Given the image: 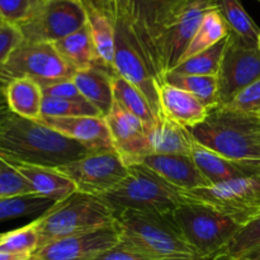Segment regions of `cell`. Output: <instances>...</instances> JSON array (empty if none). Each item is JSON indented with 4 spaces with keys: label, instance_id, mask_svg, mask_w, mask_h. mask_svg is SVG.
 Listing matches in <instances>:
<instances>
[{
    "label": "cell",
    "instance_id": "obj_45",
    "mask_svg": "<svg viewBox=\"0 0 260 260\" xmlns=\"http://www.w3.org/2000/svg\"><path fill=\"white\" fill-rule=\"evenodd\" d=\"M9 112H10V111H9V109H8V111H2V112H0V121H2V119H3V118H4V117H5V116H7V114H8V113H9Z\"/></svg>",
    "mask_w": 260,
    "mask_h": 260
},
{
    "label": "cell",
    "instance_id": "obj_10",
    "mask_svg": "<svg viewBox=\"0 0 260 260\" xmlns=\"http://www.w3.org/2000/svg\"><path fill=\"white\" fill-rule=\"evenodd\" d=\"M56 169L75 184L78 192L95 197L111 192L128 173V167L114 150L89 152Z\"/></svg>",
    "mask_w": 260,
    "mask_h": 260
},
{
    "label": "cell",
    "instance_id": "obj_47",
    "mask_svg": "<svg viewBox=\"0 0 260 260\" xmlns=\"http://www.w3.org/2000/svg\"><path fill=\"white\" fill-rule=\"evenodd\" d=\"M4 236H5V233L0 234V241H2V240H3V238H4Z\"/></svg>",
    "mask_w": 260,
    "mask_h": 260
},
{
    "label": "cell",
    "instance_id": "obj_33",
    "mask_svg": "<svg viewBox=\"0 0 260 260\" xmlns=\"http://www.w3.org/2000/svg\"><path fill=\"white\" fill-rule=\"evenodd\" d=\"M102 116L95 107L89 102L68 101V99L51 98L43 96L42 117H58V118H70V117Z\"/></svg>",
    "mask_w": 260,
    "mask_h": 260
},
{
    "label": "cell",
    "instance_id": "obj_36",
    "mask_svg": "<svg viewBox=\"0 0 260 260\" xmlns=\"http://www.w3.org/2000/svg\"><path fill=\"white\" fill-rule=\"evenodd\" d=\"M226 107L248 114H260V79L241 90Z\"/></svg>",
    "mask_w": 260,
    "mask_h": 260
},
{
    "label": "cell",
    "instance_id": "obj_49",
    "mask_svg": "<svg viewBox=\"0 0 260 260\" xmlns=\"http://www.w3.org/2000/svg\"><path fill=\"white\" fill-rule=\"evenodd\" d=\"M23 260H35V259H33V258H32V256H30V258H27V259H23Z\"/></svg>",
    "mask_w": 260,
    "mask_h": 260
},
{
    "label": "cell",
    "instance_id": "obj_34",
    "mask_svg": "<svg viewBox=\"0 0 260 260\" xmlns=\"http://www.w3.org/2000/svg\"><path fill=\"white\" fill-rule=\"evenodd\" d=\"M33 193V188L18 170L0 161V200Z\"/></svg>",
    "mask_w": 260,
    "mask_h": 260
},
{
    "label": "cell",
    "instance_id": "obj_29",
    "mask_svg": "<svg viewBox=\"0 0 260 260\" xmlns=\"http://www.w3.org/2000/svg\"><path fill=\"white\" fill-rule=\"evenodd\" d=\"M55 205V201L36 193L3 198L0 200V222L33 215L42 216Z\"/></svg>",
    "mask_w": 260,
    "mask_h": 260
},
{
    "label": "cell",
    "instance_id": "obj_52",
    "mask_svg": "<svg viewBox=\"0 0 260 260\" xmlns=\"http://www.w3.org/2000/svg\"><path fill=\"white\" fill-rule=\"evenodd\" d=\"M223 260H229V259H223Z\"/></svg>",
    "mask_w": 260,
    "mask_h": 260
},
{
    "label": "cell",
    "instance_id": "obj_51",
    "mask_svg": "<svg viewBox=\"0 0 260 260\" xmlns=\"http://www.w3.org/2000/svg\"><path fill=\"white\" fill-rule=\"evenodd\" d=\"M256 2H259V3H260V0H256Z\"/></svg>",
    "mask_w": 260,
    "mask_h": 260
},
{
    "label": "cell",
    "instance_id": "obj_44",
    "mask_svg": "<svg viewBox=\"0 0 260 260\" xmlns=\"http://www.w3.org/2000/svg\"><path fill=\"white\" fill-rule=\"evenodd\" d=\"M240 260H260V249L253 251V253L248 254V255L243 256Z\"/></svg>",
    "mask_w": 260,
    "mask_h": 260
},
{
    "label": "cell",
    "instance_id": "obj_46",
    "mask_svg": "<svg viewBox=\"0 0 260 260\" xmlns=\"http://www.w3.org/2000/svg\"><path fill=\"white\" fill-rule=\"evenodd\" d=\"M4 19H3V17H2V15H0V25H2V24H4Z\"/></svg>",
    "mask_w": 260,
    "mask_h": 260
},
{
    "label": "cell",
    "instance_id": "obj_7",
    "mask_svg": "<svg viewBox=\"0 0 260 260\" xmlns=\"http://www.w3.org/2000/svg\"><path fill=\"white\" fill-rule=\"evenodd\" d=\"M183 197L185 202L200 203L222 213L243 228L260 215V174L183 190Z\"/></svg>",
    "mask_w": 260,
    "mask_h": 260
},
{
    "label": "cell",
    "instance_id": "obj_40",
    "mask_svg": "<svg viewBox=\"0 0 260 260\" xmlns=\"http://www.w3.org/2000/svg\"><path fill=\"white\" fill-rule=\"evenodd\" d=\"M93 260H154L146 254L141 253L137 249L119 241L118 245L109 250L104 251L101 255L95 256Z\"/></svg>",
    "mask_w": 260,
    "mask_h": 260
},
{
    "label": "cell",
    "instance_id": "obj_12",
    "mask_svg": "<svg viewBox=\"0 0 260 260\" xmlns=\"http://www.w3.org/2000/svg\"><path fill=\"white\" fill-rule=\"evenodd\" d=\"M260 79V50L250 47L229 33L228 45L217 74L218 106L230 103L241 90Z\"/></svg>",
    "mask_w": 260,
    "mask_h": 260
},
{
    "label": "cell",
    "instance_id": "obj_5",
    "mask_svg": "<svg viewBox=\"0 0 260 260\" xmlns=\"http://www.w3.org/2000/svg\"><path fill=\"white\" fill-rule=\"evenodd\" d=\"M40 248L69 236L116 222L114 211L102 198L75 192L36 220ZM38 248V249H40Z\"/></svg>",
    "mask_w": 260,
    "mask_h": 260
},
{
    "label": "cell",
    "instance_id": "obj_41",
    "mask_svg": "<svg viewBox=\"0 0 260 260\" xmlns=\"http://www.w3.org/2000/svg\"><path fill=\"white\" fill-rule=\"evenodd\" d=\"M30 258V256H22V255H15V254L5 253V251H0V260H23Z\"/></svg>",
    "mask_w": 260,
    "mask_h": 260
},
{
    "label": "cell",
    "instance_id": "obj_1",
    "mask_svg": "<svg viewBox=\"0 0 260 260\" xmlns=\"http://www.w3.org/2000/svg\"><path fill=\"white\" fill-rule=\"evenodd\" d=\"M89 152L83 145L41 121L23 118L12 112L0 121V161L7 164L56 169Z\"/></svg>",
    "mask_w": 260,
    "mask_h": 260
},
{
    "label": "cell",
    "instance_id": "obj_32",
    "mask_svg": "<svg viewBox=\"0 0 260 260\" xmlns=\"http://www.w3.org/2000/svg\"><path fill=\"white\" fill-rule=\"evenodd\" d=\"M258 249H260V215L236 233L223 250L221 258L240 260Z\"/></svg>",
    "mask_w": 260,
    "mask_h": 260
},
{
    "label": "cell",
    "instance_id": "obj_2",
    "mask_svg": "<svg viewBox=\"0 0 260 260\" xmlns=\"http://www.w3.org/2000/svg\"><path fill=\"white\" fill-rule=\"evenodd\" d=\"M189 131L196 142L228 159L260 161V118L256 114L217 106Z\"/></svg>",
    "mask_w": 260,
    "mask_h": 260
},
{
    "label": "cell",
    "instance_id": "obj_23",
    "mask_svg": "<svg viewBox=\"0 0 260 260\" xmlns=\"http://www.w3.org/2000/svg\"><path fill=\"white\" fill-rule=\"evenodd\" d=\"M53 46L62 56L63 60L75 71L91 68H107L96 53L88 24L63 40L55 42Z\"/></svg>",
    "mask_w": 260,
    "mask_h": 260
},
{
    "label": "cell",
    "instance_id": "obj_25",
    "mask_svg": "<svg viewBox=\"0 0 260 260\" xmlns=\"http://www.w3.org/2000/svg\"><path fill=\"white\" fill-rule=\"evenodd\" d=\"M229 33H230V30H229L228 23H226L220 8L210 10L203 17L197 32L193 36L192 41L188 45L187 50H185L184 55L182 56L179 62L213 47L218 42L225 40Z\"/></svg>",
    "mask_w": 260,
    "mask_h": 260
},
{
    "label": "cell",
    "instance_id": "obj_6",
    "mask_svg": "<svg viewBox=\"0 0 260 260\" xmlns=\"http://www.w3.org/2000/svg\"><path fill=\"white\" fill-rule=\"evenodd\" d=\"M172 216L201 260L220 259L241 229L231 218L200 203L184 202Z\"/></svg>",
    "mask_w": 260,
    "mask_h": 260
},
{
    "label": "cell",
    "instance_id": "obj_24",
    "mask_svg": "<svg viewBox=\"0 0 260 260\" xmlns=\"http://www.w3.org/2000/svg\"><path fill=\"white\" fill-rule=\"evenodd\" d=\"M86 10L89 30H90L91 40L95 46L96 53L99 58L107 68L113 69L114 51H116V25L113 20L98 7L93 4L90 0H83Z\"/></svg>",
    "mask_w": 260,
    "mask_h": 260
},
{
    "label": "cell",
    "instance_id": "obj_20",
    "mask_svg": "<svg viewBox=\"0 0 260 260\" xmlns=\"http://www.w3.org/2000/svg\"><path fill=\"white\" fill-rule=\"evenodd\" d=\"M151 154L190 156L193 139L189 128L175 123L164 116H157L155 126L147 131Z\"/></svg>",
    "mask_w": 260,
    "mask_h": 260
},
{
    "label": "cell",
    "instance_id": "obj_35",
    "mask_svg": "<svg viewBox=\"0 0 260 260\" xmlns=\"http://www.w3.org/2000/svg\"><path fill=\"white\" fill-rule=\"evenodd\" d=\"M43 0H0V15L5 23L22 25L40 8Z\"/></svg>",
    "mask_w": 260,
    "mask_h": 260
},
{
    "label": "cell",
    "instance_id": "obj_43",
    "mask_svg": "<svg viewBox=\"0 0 260 260\" xmlns=\"http://www.w3.org/2000/svg\"><path fill=\"white\" fill-rule=\"evenodd\" d=\"M142 3L149 5H155V7H160V5H167L173 3L174 0H141Z\"/></svg>",
    "mask_w": 260,
    "mask_h": 260
},
{
    "label": "cell",
    "instance_id": "obj_26",
    "mask_svg": "<svg viewBox=\"0 0 260 260\" xmlns=\"http://www.w3.org/2000/svg\"><path fill=\"white\" fill-rule=\"evenodd\" d=\"M112 84H113L114 102L129 114L139 118L147 131H150L156 123L157 116L152 112L146 98L132 84L124 80L117 73L112 75Z\"/></svg>",
    "mask_w": 260,
    "mask_h": 260
},
{
    "label": "cell",
    "instance_id": "obj_48",
    "mask_svg": "<svg viewBox=\"0 0 260 260\" xmlns=\"http://www.w3.org/2000/svg\"><path fill=\"white\" fill-rule=\"evenodd\" d=\"M258 48L260 50V35H259V38H258Z\"/></svg>",
    "mask_w": 260,
    "mask_h": 260
},
{
    "label": "cell",
    "instance_id": "obj_27",
    "mask_svg": "<svg viewBox=\"0 0 260 260\" xmlns=\"http://www.w3.org/2000/svg\"><path fill=\"white\" fill-rule=\"evenodd\" d=\"M217 3L231 35L244 45L258 47L260 28L244 9L240 0H217Z\"/></svg>",
    "mask_w": 260,
    "mask_h": 260
},
{
    "label": "cell",
    "instance_id": "obj_22",
    "mask_svg": "<svg viewBox=\"0 0 260 260\" xmlns=\"http://www.w3.org/2000/svg\"><path fill=\"white\" fill-rule=\"evenodd\" d=\"M5 86L8 109L23 118L41 121L43 91L40 83L32 79H15Z\"/></svg>",
    "mask_w": 260,
    "mask_h": 260
},
{
    "label": "cell",
    "instance_id": "obj_30",
    "mask_svg": "<svg viewBox=\"0 0 260 260\" xmlns=\"http://www.w3.org/2000/svg\"><path fill=\"white\" fill-rule=\"evenodd\" d=\"M228 37L215 45L213 47L182 61L178 63L173 70V73L180 74V75H206V76H217L220 70L221 60L225 52L226 45H228Z\"/></svg>",
    "mask_w": 260,
    "mask_h": 260
},
{
    "label": "cell",
    "instance_id": "obj_53",
    "mask_svg": "<svg viewBox=\"0 0 260 260\" xmlns=\"http://www.w3.org/2000/svg\"><path fill=\"white\" fill-rule=\"evenodd\" d=\"M259 118H260V114H259Z\"/></svg>",
    "mask_w": 260,
    "mask_h": 260
},
{
    "label": "cell",
    "instance_id": "obj_18",
    "mask_svg": "<svg viewBox=\"0 0 260 260\" xmlns=\"http://www.w3.org/2000/svg\"><path fill=\"white\" fill-rule=\"evenodd\" d=\"M159 93V116L172 119L187 128L197 126L206 119L210 109L206 108L194 95L170 85L165 81L157 84Z\"/></svg>",
    "mask_w": 260,
    "mask_h": 260
},
{
    "label": "cell",
    "instance_id": "obj_13",
    "mask_svg": "<svg viewBox=\"0 0 260 260\" xmlns=\"http://www.w3.org/2000/svg\"><path fill=\"white\" fill-rule=\"evenodd\" d=\"M121 233L114 222L89 233L52 241L38 249L32 258L35 260H93L118 245Z\"/></svg>",
    "mask_w": 260,
    "mask_h": 260
},
{
    "label": "cell",
    "instance_id": "obj_21",
    "mask_svg": "<svg viewBox=\"0 0 260 260\" xmlns=\"http://www.w3.org/2000/svg\"><path fill=\"white\" fill-rule=\"evenodd\" d=\"M9 165H12L15 170H18L28 180L36 194L50 198V200L55 201L56 203L66 200L71 194L78 192L75 184L68 177L61 174L57 169L27 164Z\"/></svg>",
    "mask_w": 260,
    "mask_h": 260
},
{
    "label": "cell",
    "instance_id": "obj_17",
    "mask_svg": "<svg viewBox=\"0 0 260 260\" xmlns=\"http://www.w3.org/2000/svg\"><path fill=\"white\" fill-rule=\"evenodd\" d=\"M141 164L154 170L162 179L180 190H192L210 185L193 161L192 156L150 154Z\"/></svg>",
    "mask_w": 260,
    "mask_h": 260
},
{
    "label": "cell",
    "instance_id": "obj_37",
    "mask_svg": "<svg viewBox=\"0 0 260 260\" xmlns=\"http://www.w3.org/2000/svg\"><path fill=\"white\" fill-rule=\"evenodd\" d=\"M23 35L17 25L4 23L0 25V66L4 65L13 51L22 43Z\"/></svg>",
    "mask_w": 260,
    "mask_h": 260
},
{
    "label": "cell",
    "instance_id": "obj_38",
    "mask_svg": "<svg viewBox=\"0 0 260 260\" xmlns=\"http://www.w3.org/2000/svg\"><path fill=\"white\" fill-rule=\"evenodd\" d=\"M93 4L106 13L114 24L129 19L134 10V0H95Z\"/></svg>",
    "mask_w": 260,
    "mask_h": 260
},
{
    "label": "cell",
    "instance_id": "obj_28",
    "mask_svg": "<svg viewBox=\"0 0 260 260\" xmlns=\"http://www.w3.org/2000/svg\"><path fill=\"white\" fill-rule=\"evenodd\" d=\"M162 81L194 95L207 109L220 104L217 76L180 75L169 71L162 76Z\"/></svg>",
    "mask_w": 260,
    "mask_h": 260
},
{
    "label": "cell",
    "instance_id": "obj_8",
    "mask_svg": "<svg viewBox=\"0 0 260 260\" xmlns=\"http://www.w3.org/2000/svg\"><path fill=\"white\" fill-rule=\"evenodd\" d=\"M76 71L57 52L53 43L22 41L0 66V85L15 79H32L41 86L73 79Z\"/></svg>",
    "mask_w": 260,
    "mask_h": 260
},
{
    "label": "cell",
    "instance_id": "obj_9",
    "mask_svg": "<svg viewBox=\"0 0 260 260\" xmlns=\"http://www.w3.org/2000/svg\"><path fill=\"white\" fill-rule=\"evenodd\" d=\"M86 22L83 0H43L37 12L18 28L24 41L55 43L81 29Z\"/></svg>",
    "mask_w": 260,
    "mask_h": 260
},
{
    "label": "cell",
    "instance_id": "obj_42",
    "mask_svg": "<svg viewBox=\"0 0 260 260\" xmlns=\"http://www.w3.org/2000/svg\"><path fill=\"white\" fill-rule=\"evenodd\" d=\"M8 111L7 95H5V86L0 85V112Z\"/></svg>",
    "mask_w": 260,
    "mask_h": 260
},
{
    "label": "cell",
    "instance_id": "obj_15",
    "mask_svg": "<svg viewBox=\"0 0 260 260\" xmlns=\"http://www.w3.org/2000/svg\"><path fill=\"white\" fill-rule=\"evenodd\" d=\"M41 122L60 132L63 136L83 145L91 152L109 151L113 149L111 132L106 118L102 116L70 117H42Z\"/></svg>",
    "mask_w": 260,
    "mask_h": 260
},
{
    "label": "cell",
    "instance_id": "obj_31",
    "mask_svg": "<svg viewBox=\"0 0 260 260\" xmlns=\"http://www.w3.org/2000/svg\"><path fill=\"white\" fill-rule=\"evenodd\" d=\"M38 248H40V236H38L36 220L23 228L5 233V236L0 241V251L15 254V255L32 256L38 250Z\"/></svg>",
    "mask_w": 260,
    "mask_h": 260
},
{
    "label": "cell",
    "instance_id": "obj_4",
    "mask_svg": "<svg viewBox=\"0 0 260 260\" xmlns=\"http://www.w3.org/2000/svg\"><path fill=\"white\" fill-rule=\"evenodd\" d=\"M102 200L114 211L135 210L170 215L185 202L183 190L144 164L128 167L126 178Z\"/></svg>",
    "mask_w": 260,
    "mask_h": 260
},
{
    "label": "cell",
    "instance_id": "obj_50",
    "mask_svg": "<svg viewBox=\"0 0 260 260\" xmlns=\"http://www.w3.org/2000/svg\"><path fill=\"white\" fill-rule=\"evenodd\" d=\"M90 2H93V3H94V2H95V0H90Z\"/></svg>",
    "mask_w": 260,
    "mask_h": 260
},
{
    "label": "cell",
    "instance_id": "obj_11",
    "mask_svg": "<svg viewBox=\"0 0 260 260\" xmlns=\"http://www.w3.org/2000/svg\"><path fill=\"white\" fill-rule=\"evenodd\" d=\"M113 69L146 98L156 116L160 113L157 84L128 19L117 22Z\"/></svg>",
    "mask_w": 260,
    "mask_h": 260
},
{
    "label": "cell",
    "instance_id": "obj_16",
    "mask_svg": "<svg viewBox=\"0 0 260 260\" xmlns=\"http://www.w3.org/2000/svg\"><path fill=\"white\" fill-rule=\"evenodd\" d=\"M190 156L210 185L260 174V161H236L228 159L196 141L193 142Z\"/></svg>",
    "mask_w": 260,
    "mask_h": 260
},
{
    "label": "cell",
    "instance_id": "obj_14",
    "mask_svg": "<svg viewBox=\"0 0 260 260\" xmlns=\"http://www.w3.org/2000/svg\"><path fill=\"white\" fill-rule=\"evenodd\" d=\"M104 118L111 132L114 151L127 167L141 164L151 154L147 129L139 118L124 111L116 102Z\"/></svg>",
    "mask_w": 260,
    "mask_h": 260
},
{
    "label": "cell",
    "instance_id": "obj_39",
    "mask_svg": "<svg viewBox=\"0 0 260 260\" xmlns=\"http://www.w3.org/2000/svg\"><path fill=\"white\" fill-rule=\"evenodd\" d=\"M43 96H51V98H60L68 99V101L76 102H86L84 96L79 91L78 86L73 81V79L69 80L57 81V83L48 84V85L42 86Z\"/></svg>",
    "mask_w": 260,
    "mask_h": 260
},
{
    "label": "cell",
    "instance_id": "obj_3",
    "mask_svg": "<svg viewBox=\"0 0 260 260\" xmlns=\"http://www.w3.org/2000/svg\"><path fill=\"white\" fill-rule=\"evenodd\" d=\"M121 243L154 260H201L170 215L123 210L114 212Z\"/></svg>",
    "mask_w": 260,
    "mask_h": 260
},
{
    "label": "cell",
    "instance_id": "obj_19",
    "mask_svg": "<svg viewBox=\"0 0 260 260\" xmlns=\"http://www.w3.org/2000/svg\"><path fill=\"white\" fill-rule=\"evenodd\" d=\"M114 70L107 68H91L74 74L73 81L86 102L95 107L106 117L114 104L112 75Z\"/></svg>",
    "mask_w": 260,
    "mask_h": 260
}]
</instances>
